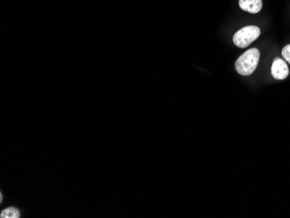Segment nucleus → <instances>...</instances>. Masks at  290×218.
<instances>
[{"mask_svg":"<svg viewBox=\"0 0 290 218\" xmlns=\"http://www.w3.org/2000/svg\"><path fill=\"white\" fill-rule=\"evenodd\" d=\"M2 200H3V195L0 194V202H2Z\"/></svg>","mask_w":290,"mask_h":218,"instance_id":"7","label":"nucleus"},{"mask_svg":"<svg viewBox=\"0 0 290 218\" xmlns=\"http://www.w3.org/2000/svg\"><path fill=\"white\" fill-rule=\"evenodd\" d=\"M282 55L287 62L290 64V45H288L282 49Z\"/></svg>","mask_w":290,"mask_h":218,"instance_id":"6","label":"nucleus"},{"mask_svg":"<svg viewBox=\"0 0 290 218\" xmlns=\"http://www.w3.org/2000/svg\"><path fill=\"white\" fill-rule=\"evenodd\" d=\"M241 10L252 14L260 13L262 8V0H239Z\"/></svg>","mask_w":290,"mask_h":218,"instance_id":"4","label":"nucleus"},{"mask_svg":"<svg viewBox=\"0 0 290 218\" xmlns=\"http://www.w3.org/2000/svg\"><path fill=\"white\" fill-rule=\"evenodd\" d=\"M260 60V51L252 48L241 55L236 62V70L241 76H249L257 68Z\"/></svg>","mask_w":290,"mask_h":218,"instance_id":"1","label":"nucleus"},{"mask_svg":"<svg viewBox=\"0 0 290 218\" xmlns=\"http://www.w3.org/2000/svg\"><path fill=\"white\" fill-rule=\"evenodd\" d=\"M1 218H20V211L17 210L15 207H10L7 209H4L1 214Z\"/></svg>","mask_w":290,"mask_h":218,"instance_id":"5","label":"nucleus"},{"mask_svg":"<svg viewBox=\"0 0 290 218\" xmlns=\"http://www.w3.org/2000/svg\"><path fill=\"white\" fill-rule=\"evenodd\" d=\"M261 34V30L257 26L249 25L235 33L234 44L239 48H246L257 39Z\"/></svg>","mask_w":290,"mask_h":218,"instance_id":"2","label":"nucleus"},{"mask_svg":"<svg viewBox=\"0 0 290 218\" xmlns=\"http://www.w3.org/2000/svg\"><path fill=\"white\" fill-rule=\"evenodd\" d=\"M290 74L289 67L286 62L282 58H275L271 66V75L273 78L278 80H283L288 78Z\"/></svg>","mask_w":290,"mask_h":218,"instance_id":"3","label":"nucleus"}]
</instances>
